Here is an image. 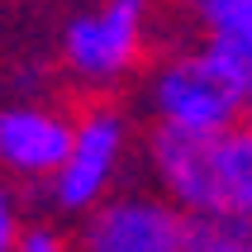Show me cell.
<instances>
[{"instance_id":"9","label":"cell","mask_w":252,"mask_h":252,"mask_svg":"<svg viewBox=\"0 0 252 252\" xmlns=\"http://www.w3.org/2000/svg\"><path fill=\"white\" fill-rule=\"evenodd\" d=\"M248 233L238 214H186V252H248Z\"/></svg>"},{"instance_id":"8","label":"cell","mask_w":252,"mask_h":252,"mask_svg":"<svg viewBox=\"0 0 252 252\" xmlns=\"http://www.w3.org/2000/svg\"><path fill=\"white\" fill-rule=\"evenodd\" d=\"M214 200L219 214L252 224V119H238L214 138Z\"/></svg>"},{"instance_id":"6","label":"cell","mask_w":252,"mask_h":252,"mask_svg":"<svg viewBox=\"0 0 252 252\" xmlns=\"http://www.w3.org/2000/svg\"><path fill=\"white\" fill-rule=\"evenodd\" d=\"M214 138L219 133H186V128L153 124L143 157H148V176L171 205L186 214H214Z\"/></svg>"},{"instance_id":"4","label":"cell","mask_w":252,"mask_h":252,"mask_svg":"<svg viewBox=\"0 0 252 252\" xmlns=\"http://www.w3.org/2000/svg\"><path fill=\"white\" fill-rule=\"evenodd\" d=\"M81 252H186V210L162 190H114L81 219Z\"/></svg>"},{"instance_id":"5","label":"cell","mask_w":252,"mask_h":252,"mask_svg":"<svg viewBox=\"0 0 252 252\" xmlns=\"http://www.w3.org/2000/svg\"><path fill=\"white\" fill-rule=\"evenodd\" d=\"M76 114L43 105V100H10L0 105V176L24 186H43L62 167L71 148Z\"/></svg>"},{"instance_id":"12","label":"cell","mask_w":252,"mask_h":252,"mask_svg":"<svg viewBox=\"0 0 252 252\" xmlns=\"http://www.w3.org/2000/svg\"><path fill=\"white\" fill-rule=\"evenodd\" d=\"M248 252H252V233H248Z\"/></svg>"},{"instance_id":"2","label":"cell","mask_w":252,"mask_h":252,"mask_svg":"<svg viewBox=\"0 0 252 252\" xmlns=\"http://www.w3.org/2000/svg\"><path fill=\"white\" fill-rule=\"evenodd\" d=\"M133 153V124L128 114L110 100H95L76 114V128H71V148L62 157V167L43 181V195L57 214H86L105 205V200L119 190V176H124V162Z\"/></svg>"},{"instance_id":"1","label":"cell","mask_w":252,"mask_h":252,"mask_svg":"<svg viewBox=\"0 0 252 252\" xmlns=\"http://www.w3.org/2000/svg\"><path fill=\"white\" fill-rule=\"evenodd\" d=\"M157 0H95L62 29V71L91 95H110L133 81L153 53Z\"/></svg>"},{"instance_id":"7","label":"cell","mask_w":252,"mask_h":252,"mask_svg":"<svg viewBox=\"0 0 252 252\" xmlns=\"http://www.w3.org/2000/svg\"><path fill=\"white\" fill-rule=\"evenodd\" d=\"M200 48L228 71L252 110V0H181Z\"/></svg>"},{"instance_id":"11","label":"cell","mask_w":252,"mask_h":252,"mask_svg":"<svg viewBox=\"0 0 252 252\" xmlns=\"http://www.w3.org/2000/svg\"><path fill=\"white\" fill-rule=\"evenodd\" d=\"M14 252H76V248H71L57 228H43L38 224V228H29V233H24V243H19Z\"/></svg>"},{"instance_id":"10","label":"cell","mask_w":252,"mask_h":252,"mask_svg":"<svg viewBox=\"0 0 252 252\" xmlns=\"http://www.w3.org/2000/svg\"><path fill=\"white\" fill-rule=\"evenodd\" d=\"M29 224H24V205H19V195H14V186L0 176V252H14L19 243H24Z\"/></svg>"},{"instance_id":"3","label":"cell","mask_w":252,"mask_h":252,"mask_svg":"<svg viewBox=\"0 0 252 252\" xmlns=\"http://www.w3.org/2000/svg\"><path fill=\"white\" fill-rule=\"evenodd\" d=\"M143 100L153 110V124L186 128V133H224L248 110V100L238 95V86L228 81V71L200 43L157 57L153 71H148Z\"/></svg>"}]
</instances>
